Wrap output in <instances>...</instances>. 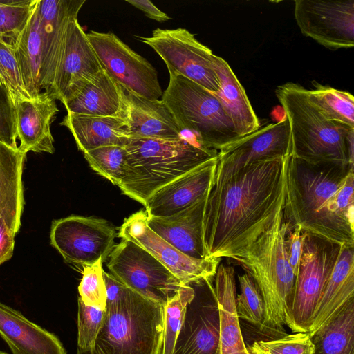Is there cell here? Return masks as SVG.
I'll return each mask as SVG.
<instances>
[{"mask_svg": "<svg viewBox=\"0 0 354 354\" xmlns=\"http://www.w3.org/2000/svg\"><path fill=\"white\" fill-rule=\"evenodd\" d=\"M310 339L313 354H354V299Z\"/></svg>", "mask_w": 354, "mask_h": 354, "instance_id": "obj_31", "label": "cell"}, {"mask_svg": "<svg viewBox=\"0 0 354 354\" xmlns=\"http://www.w3.org/2000/svg\"><path fill=\"white\" fill-rule=\"evenodd\" d=\"M0 78L10 92L15 104L20 100L30 99L22 80V76L13 48L0 38Z\"/></svg>", "mask_w": 354, "mask_h": 354, "instance_id": "obj_39", "label": "cell"}, {"mask_svg": "<svg viewBox=\"0 0 354 354\" xmlns=\"http://www.w3.org/2000/svg\"><path fill=\"white\" fill-rule=\"evenodd\" d=\"M163 306L127 287L119 301L106 307L93 354H159Z\"/></svg>", "mask_w": 354, "mask_h": 354, "instance_id": "obj_6", "label": "cell"}, {"mask_svg": "<svg viewBox=\"0 0 354 354\" xmlns=\"http://www.w3.org/2000/svg\"><path fill=\"white\" fill-rule=\"evenodd\" d=\"M354 299V247L342 246L338 259L329 276L308 330L311 337Z\"/></svg>", "mask_w": 354, "mask_h": 354, "instance_id": "obj_24", "label": "cell"}, {"mask_svg": "<svg viewBox=\"0 0 354 354\" xmlns=\"http://www.w3.org/2000/svg\"><path fill=\"white\" fill-rule=\"evenodd\" d=\"M85 0H37L40 19L44 93L50 95L69 23L77 19Z\"/></svg>", "mask_w": 354, "mask_h": 354, "instance_id": "obj_18", "label": "cell"}, {"mask_svg": "<svg viewBox=\"0 0 354 354\" xmlns=\"http://www.w3.org/2000/svg\"><path fill=\"white\" fill-rule=\"evenodd\" d=\"M304 89L288 82L275 92L289 122L291 155L312 164L333 162L353 169L354 128L324 118Z\"/></svg>", "mask_w": 354, "mask_h": 354, "instance_id": "obj_5", "label": "cell"}, {"mask_svg": "<svg viewBox=\"0 0 354 354\" xmlns=\"http://www.w3.org/2000/svg\"><path fill=\"white\" fill-rule=\"evenodd\" d=\"M0 336L12 354H66L59 338L0 302Z\"/></svg>", "mask_w": 354, "mask_h": 354, "instance_id": "obj_23", "label": "cell"}, {"mask_svg": "<svg viewBox=\"0 0 354 354\" xmlns=\"http://www.w3.org/2000/svg\"><path fill=\"white\" fill-rule=\"evenodd\" d=\"M354 171L333 162H286L283 219L288 228L354 247Z\"/></svg>", "mask_w": 354, "mask_h": 354, "instance_id": "obj_2", "label": "cell"}, {"mask_svg": "<svg viewBox=\"0 0 354 354\" xmlns=\"http://www.w3.org/2000/svg\"><path fill=\"white\" fill-rule=\"evenodd\" d=\"M60 125L68 129L83 153L108 145L125 147L131 139L125 121L120 116L67 113Z\"/></svg>", "mask_w": 354, "mask_h": 354, "instance_id": "obj_26", "label": "cell"}, {"mask_svg": "<svg viewBox=\"0 0 354 354\" xmlns=\"http://www.w3.org/2000/svg\"><path fill=\"white\" fill-rule=\"evenodd\" d=\"M37 0L0 1V38L11 44L26 27Z\"/></svg>", "mask_w": 354, "mask_h": 354, "instance_id": "obj_35", "label": "cell"}, {"mask_svg": "<svg viewBox=\"0 0 354 354\" xmlns=\"http://www.w3.org/2000/svg\"><path fill=\"white\" fill-rule=\"evenodd\" d=\"M287 157L253 162L212 187L203 225L208 258L239 257L272 224L284 202Z\"/></svg>", "mask_w": 354, "mask_h": 354, "instance_id": "obj_1", "label": "cell"}, {"mask_svg": "<svg viewBox=\"0 0 354 354\" xmlns=\"http://www.w3.org/2000/svg\"><path fill=\"white\" fill-rule=\"evenodd\" d=\"M15 235L6 221L0 218V265L12 257Z\"/></svg>", "mask_w": 354, "mask_h": 354, "instance_id": "obj_43", "label": "cell"}, {"mask_svg": "<svg viewBox=\"0 0 354 354\" xmlns=\"http://www.w3.org/2000/svg\"><path fill=\"white\" fill-rule=\"evenodd\" d=\"M249 354H313L308 333H293L270 340H257L247 347Z\"/></svg>", "mask_w": 354, "mask_h": 354, "instance_id": "obj_37", "label": "cell"}, {"mask_svg": "<svg viewBox=\"0 0 354 354\" xmlns=\"http://www.w3.org/2000/svg\"><path fill=\"white\" fill-rule=\"evenodd\" d=\"M342 246L317 236L306 235L295 279L289 327L292 332H308Z\"/></svg>", "mask_w": 354, "mask_h": 354, "instance_id": "obj_8", "label": "cell"}, {"mask_svg": "<svg viewBox=\"0 0 354 354\" xmlns=\"http://www.w3.org/2000/svg\"><path fill=\"white\" fill-rule=\"evenodd\" d=\"M283 203L268 229L234 259L252 277L262 295L265 315L260 332L279 337L287 334L284 326L290 325L296 279L286 250Z\"/></svg>", "mask_w": 354, "mask_h": 354, "instance_id": "obj_3", "label": "cell"}, {"mask_svg": "<svg viewBox=\"0 0 354 354\" xmlns=\"http://www.w3.org/2000/svg\"><path fill=\"white\" fill-rule=\"evenodd\" d=\"M240 294L236 295V309L239 318L260 326L265 315L264 301L261 292L248 273L238 276Z\"/></svg>", "mask_w": 354, "mask_h": 354, "instance_id": "obj_36", "label": "cell"}, {"mask_svg": "<svg viewBox=\"0 0 354 354\" xmlns=\"http://www.w3.org/2000/svg\"><path fill=\"white\" fill-rule=\"evenodd\" d=\"M106 266L127 287L162 306L184 286L150 253L129 240L115 245Z\"/></svg>", "mask_w": 354, "mask_h": 354, "instance_id": "obj_9", "label": "cell"}, {"mask_svg": "<svg viewBox=\"0 0 354 354\" xmlns=\"http://www.w3.org/2000/svg\"><path fill=\"white\" fill-rule=\"evenodd\" d=\"M118 236L131 241L150 253L184 285L214 277L221 259L187 257L155 233L147 225L145 210L125 219Z\"/></svg>", "mask_w": 354, "mask_h": 354, "instance_id": "obj_13", "label": "cell"}, {"mask_svg": "<svg viewBox=\"0 0 354 354\" xmlns=\"http://www.w3.org/2000/svg\"><path fill=\"white\" fill-rule=\"evenodd\" d=\"M103 263L100 259L91 266L83 267L78 292L80 298L86 305L105 310L106 290Z\"/></svg>", "mask_w": 354, "mask_h": 354, "instance_id": "obj_38", "label": "cell"}, {"mask_svg": "<svg viewBox=\"0 0 354 354\" xmlns=\"http://www.w3.org/2000/svg\"><path fill=\"white\" fill-rule=\"evenodd\" d=\"M194 297L190 285H184L163 306V333L159 354H172L179 332L183 326L186 308Z\"/></svg>", "mask_w": 354, "mask_h": 354, "instance_id": "obj_33", "label": "cell"}, {"mask_svg": "<svg viewBox=\"0 0 354 354\" xmlns=\"http://www.w3.org/2000/svg\"><path fill=\"white\" fill-rule=\"evenodd\" d=\"M91 168L113 184L118 185L126 169L124 147L108 145L83 153Z\"/></svg>", "mask_w": 354, "mask_h": 354, "instance_id": "obj_34", "label": "cell"}, {"mask_svg": "<svg viewBox=\"0 0 354 354\" xmlns=\"http://www.w3.org/2000/svg\"><path fill=\"white\" fill-rule=\"evenodd\" d=\"M102 70L86 33L77 19L72 20L67 27L50 96L64 104Z\"/></svg>", "mask_w": 354, "mask_h": 354, "instance_id": "obj_17", "label": "cell"}, {"mask_svg": "<svg viewBox=\"0 0 354 354\" xmlns=\"http://www.w3.org/2000/svg\"><path fill=\"white\" fill-rule=\"evenodd\" d=\"M86 37L103 68L118 84L147 99L162 97L156 68L115 34L92 30Z\"/></svg>", "mask_w": 354, "mask_h": 354, "instance_id": "obj_12", "label": "cell"}, {"mask_svg": "<svg viewBox=\"0 0 354 354\" xmlns=\"http://www.w3.org/2000/svg\"><path fill=\"white\" fill-rule=\"evenodd\" d=\"M0 354H8V353H6V352H3V351H0Z\"/></svg>", "mask_w": 354, "mask_h": 354, "instance_id": "obj_47", "label": "cell"}, {"mask_svg": "<svg viewBox=\"0 0 354 354\" xmlns=\"http://www.w3.org/2000/svg\"><path fill=\"white\" fill-rule=\"evenodd\" d=\"M313 89H304L308 100L327 120L354 128V97L348 92L313 82Z\"/></svg>", "mask_w": 354, "mask_h": 354, "instance_id": "obj_32", "label": "cell"}, {"mask_svg": "<svg viewBox=\"0 0 354 354\" xmlns=\"http://www.w3.org/2000/svg\"><path fill=\"white\" fill-rule=\"evenodd\" d=\"M214 62L220 85L214 95L241 137L255 132L260 124L245 89L225 59L214 55Z\"/></svg>", "mask_w": 354, "mask_h": 354, "instance_id": "obj_27", "label": "cell"}, {"mask_svg": "<svg viewBox=\"0 0 354 354\" xmlns=\"http://www.w3.org/2000/svg\"><path fill=\"white\" fill-rule=\"evenodd\" d=\"M169 73L162 101L183 131L201 146L220 151L241 139L214 93L180 75Z\"/></svg>", "mask_w": 354, "mask_h": 354, "instance_id": "obj_7", "label": "cell"}, {"mask_svg": "<svg viewBox=\"0 0 354 354\" xmlns=\"http://www.w3.org/2000/svg\"><path fill=\"white\" fill-rule=\"evenodd\" d=\"M105 310L86 305L78 298L77 347L93 352L97 335L102 328Z\"/></svg>", "mask_w": 354, "mask_h": 354, "instance_id": "obj_40", "label": "cell"}, {"mask_svg": "<svg viewBox=\"0 0 354 354\" xmlns=\"http://www.w3.org/2000/svg\"><path fill=\"white\" fill-rule=\"evenodd\" d=\"M104 281L106 290V307L112 306L119 301L127 286L105 271Z\"/></svg>", "mask_w": 354, "mask_h": 354, "instance_id": "obj_44", "label": "cell"}, {"mask_svg": "<svg viewBox=\"0 0 354 354\" xmlns=\"http://www.w3.org/2000/svg\"><path fill=\"white\" fill-rule=\"evenodd\" d=\"M122 118L131 138L176 139L183 132L167 105L160 100H149L121 86Z\"/></svg>", "mask_w": 354, "mask_h": 354, "instance_id": "obj_20", "label": "cell"}, {"mask_svg": "<svg viewBox=\"0 0 354 354\" xmlns=\"http://www.w3.org/2000/svg\"><path fill=\"white\" fill-rule=\"evenodd\" d=\"M126 2L142 10L147 17L159 22L166 21L171 19L166 13L156 8L150 1L126 0Z\"/></svg>", "mask_w": 354, "mask_h": 354, "instance_id": "obj_45", "label": "cell"}, {"mask_svg": "<svg viewBox=\"0 0 354 354\" xmlns=\"http://www.w3.org/2000/svg\"><path fill=\"white\" fill-rule=\"evenodd\" d=\"M217 162L211 159L156 192L144 205L147 216H172L209 194Z\"/></svg>", "mask_w": 354, "mask_h": 354, "instance_id": "obj_19", "label": "cell"}, {"mask_svg": "<svg viewBox=\"0 0 354 354\" xmlns=\"http://www.w3.org/2000/svg\"><path fill=\"white\" fill-rule=\"evenodd\" d=\"M26 155L0 142V218L16 234L24 206L22 174Z\"/></svg>", "mask_w": 354, "mask_h": 354, "instance_id": "obj_28", "label": "cell"}, {"mask_svg": "<svg viewBox=\"0 0 354 354\" xmlns=\"http://www.w3.org/2000/svg\"><path fill=\"white\" fill-rule=\"evenodd\" d=\"M124 148L125 173L118 186L123 194L143 205L162 187L218 157V151L184 136L176 139L131 138Z\"/></svg>", "mask_w": 354, "mask_h": 354, "instance_id": "obj_4", "label": "cell"}, {"mask_svg": "<svg viewBox=\"0 0 354 354\" xmlns=\"http://www.w3.org/2000/svg\"><path fill=\"white\" fill-rule=\"evenodd\" d=\"M77 354H93V353L91 351L82 350L77 347Z\"/></svg>", "mask_w": 354, "mask_h": 354, "instance_id": "obj_46", "label": "cell"}, {"mask_svg": "<svg viewBox=\"0 0 354 354\" xmlns=\"http://www.w3.org/2000/svg\"><path fill=\"white\" fill-rule=\"evenodd\" d=\"M10 44L13 48L24 87L30 98L44 94L41 83L42 48L37 0L26 27Z\"/></svg>", "mask_w": 354, "mask_h": 354, "instance_id": "obj_30", "label": "cell"}, {"mask_svg": "<svg viewBox=\"0 0 354 354\" xmlns=\"http://www.w3.org/2000/svg\"><path fill=\"white\" fill-rule=\"evenodd\" d=\"M291 151L290 124L285 116L218 151L212 187L225 183L253 162L287 157Z\"/></svg>", "mask_w": 354, "mask_h": 354, "instance_id": "obj_15", "label": "cell"}, {"mask_svg": "<svg viewBox=\"0 0 354 354\" xmlns=\"http://www.w3.org/2000/svg\"><path fill=\"white\" fill-rule=\"evenodd\" d=\"M212 279L189 283L194 297L187 306L172 354H219V312Z\"/></svg>", "mask_w": 354, "mask_h": 354, "instance_id": "obj_16", "label": "cell"}, {"mask_svg": "<svg viewBox=\"0 0 354 354\" xmlns=\"http://www.w3.org/2000/svg\"><path fill=\"white\" fill-rule=\"evenodd\" d=\"M214 277L219 312V354H249L236 309L234 268L230 265L219 264Z\"/></svg>", "mask_w": 354, "mask_h": 354, "instance_id": "obj_25", "label": "cell"}, {"mask_svg": "<svg viewBox=\"0 0 354 354\" xmlns=\"http://www.w3.org/2000/svg\"><path fill=\"white\" fill-rule=\"evenodd\" d=\"M294 15L301 33L326 48L354 46V1L295 0Z\"/></svg>", "mask_w": 354, "mask_h": 354, "instance_id": "obj_14", "label": "cell"}, {"mask_svg": "<svg viewBox=\"0 0 354 354\" xmlns=\"http://www.w3.org/2000/svg\"><path fill=\"white\" fill-rule=\"evenodd\" d=\"M63 104L68 113L122 118L121 86L103 68L95 79Z\"/></svg>", "mask_w": 354, "mask_h": 354, "instance_id": "obj_29", "label": "cell"}, {"mask_svg": "<svg viewBox=\"0 0 354 354\" xmlns=\"http://www.w3.org/2000/svg\"><path fill=\"white\" fill-rule=\"evenodd\" d=\"M165 62L169 72L182 75L212 93L220 88L212 51L187 29L156 28L151 37H138Z\"/></svg>", "mask_w": 354, "mask_h": 354, "instance_id": "obj_10", "label": "cell"}, {"mask_svg": "<svg viewBox=\"0 0 354 354\" xmlns=\"http://www.w3.org/2000/svg\"><path fill=\"white\" fill-rule=\"evenodd\" d=\"M16 129V109L7 87L0 78V142L19 149Z\"/></svg>", "mask_w": 354, "mask_h": 354, "instance_id": "obj_41", "label": "cell"}, {"mask_svg": "<svg viewBox=\"0 0 354 354\" xmlns=\"http://www.w3.org/2000/svg\"><path fill=\"white\" fill-rule=\"evenodd\" d=\"M306 235L297 227L288 228L286 232V250L289 263L295 275L298 272Z\"/></svg>", "mask_w": 354, "mask_h": 354, "instance_id": "obj_42", "label": "cell"}, {"mask_svg": "<svg viewBox=\"0 0 354 354\" xmlns=\"http://www.w3.org/2000/svg\"><path fill=\"white\" fill-rule=\"evenodd\" d=\"M208 195L172 216H147L148 226L187 257L196 259L208 258L203 237L204 211Z\"/></svg>", "mask_w": 354, "mask_h": 354, "instance_id": "obj_22", "label": "cell"}, {"mask_svg": "<svg viewBox=\"0 0 354 354\" xmlns=\"http://www.w3.org/2000/svg\"><path fill=\"white\" fill-rule=\"evenodd\" d=\"M115 229L106 220L70 216L52 223L50 243L64 261L88 266L99 259L104 262L115 247Z\"/></svg>", "mask_w": 354, "mask_h": 354, "instance_id": "obj_11", "label": "cell"}, {"mask_svg": "<svg viewBox=\"0 0 354 354\" xmlns=\"http://www.w3.org/2000/svg\"><path fill=\"white\" fill-rule=\"evenodd\" d=\"M15 109L19 149L26 154L28 151L53 153L50 126L59 111L55 99L44 93L36 98L19 101Z\"/></svg>", "mask_w": 354, "mask_h": 354, "instance_id": "obj_21", "label": "cell"}]
</instances>
